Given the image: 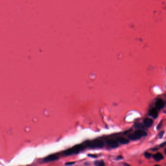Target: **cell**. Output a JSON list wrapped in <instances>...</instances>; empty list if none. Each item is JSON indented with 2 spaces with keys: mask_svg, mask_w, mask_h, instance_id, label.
<instances>
[{
  "mask_svg": "<svg viewBox=\"0 0 166 166\" xmlns=\"http://www.w3.org/2000/svg\"><path fill=\"white\" fill-rule=\"evenodd\" d=\"M153 123V121L150 118H146L143 121V124L146 127H151Z\"/></svg>",
  "mask_w": 166,
  "mask_h": 166,
  "instance_id": "obj_6",
  "label": "cell"
},
{
  "mask_svg": "<svg viewBox=\"0 0 166 166\" xmlns=\"http://www.w3.org/2000/svg\"><path fill=\"white\" fill-rule=\"evenodd\" d=\"M74 163H75V162L74 163V162H73V163H67V164H66V165H72V164H73Z\"/></svg>",
  "mask_w": 166,
  "mask_h": 166,
  "instance_id": "obj_17",
  "label": "cell"
},
{
  "mask_svg": "<svg viewBox=\"0 0 166 166\" xmlns=\"http://www.w3.org/2000/svg\"><path fill=\"white\" fill-rule=\"evenodd\" d=\"M135 132H136V133H137L139 136H140L141 137H146V136H147V132H146V131H145L144 130H139V129H138V130H137L135 131Z\"/></svg>",
  "mask_w": 166,
  "mask_h": 166,
  "instance_id": "obj_10",
  "label": "cell"
},
{
  "mask_svg": "<svg viewBox=\"0 0 166 166\" xmlns=\"http://www.w3.org/2000/svg\"><path fill=\"white\" fill-rule=\"evenodd\" d=\"M150 115L151 116H152L154 118H157L158 116V112L157 111V109L155 108L152 109L150 111Z\"/></svg>",
  "mask_w": 166,
  "mask_h": 166,
  "instance_id": "obj_11",
  "label": "cell"
},
{
  "mask_svg": "<svg viewBox=\"0 0 166 166\" xmlns=\"http://www.w3.org/2000/svg\"><path fill=\"white\" fill-rule=\"evenodd\" d=\"M145 156L147 158H151L152 157V154L150 153L146 152V153H145Z\"/></svg>",
  "mask_w": 166,
  "mask_h": 166,
  "instance_id": "obj_14",
  "label": "cell"
},
{
  "mask_svg": "<svg viewBox=\"0 0 166 166\" xmlns=\"http://www.w3.org/2000/svg\"><path fill=\"white\" fill-rule=\"evenodd\" d=\"M128 138L131 140H137L138 139H140L141 137L139 136L136 132H134V133L131 134L128 136Z\"/></svg>",
  "mask_w": 166,
  "mask_h": 166,
  "instance_id": "obj_7",
  "label": "cell"
},
{
  "mask_svg": "<svg viewBox=\"0 0 166 166\" xmlns=\"http://www.w3.org/2000/svg\"><path fill=\"white\" fill-rule=\"evenodd\" d=\"M58 155L56 154H52L48 156L47 157H45L44 158V161L45 162H50V161H53L54 160H56L58 159Z\"/></svg>",
  "mask_w": 166,
  "mask_h": 166,
  "instance_id": "obj_4",
  "label": "cell"
},
{
  "mask_svg": "<svg viewBox=\"0 0 166 166\" xmlns=\"http://www.w3.org/2000/svg\"><path fill=\"white\" fill-rule=\"evenodd\" d=\"M104 142L101 139H94L86 143V146L92 149H101L103 147Z\"/></svg>",
  "mask_w": 166,
  "mask_h": 166,
  "instance_id": "obj_2",
  "label": "cell"
},
{
  "mask_svg": "<svg viewBox=\"0 0 166 166\" xmlns=\"http://www.w3.org/2000/svg\"><path fill=\"white\" fill-rule=\"evenodd\" d=\"M95 165L98 166H103L104 165V163L102 161H97L95 162Z\"/></svg>",
  "mask_w": 166,
  "mask_h": 166,
  "instance_id": "obj_13",
  "label": "cell"
},
{
  "mask_svg": "<svg viewBox=\"0 0 166 166\" xmlns=\"http://www.w3.org/2000/svg\"><path fill=\"white\" fill-rule=\"evenodd\" d=\"M164 131H161V132H160V133L159 134V135H158L159 138H162V137H163V135H164Z\"/></svg>",
  "mask_w": 166,
  "mask_h": 166,
  "instance_id": "obj_15",
  "label": "cell"
},
{
  "mask_svg": "<svg viewBox=\"0 0 166 166\" xmlns=\"http://www.w3.org/2000/svg\"><path fill=\"white\" fill-rule=\"evenodd\" d=\"M164 158L163 154L160 152L156 153L153 155V159L156 161H159Z\"/></svg>",
  "mask_w": 166,
  "mask_h": 166,
  "instance_id": "obj_9",
  "label": "cell"
},
{
  "mask_svg": "<svg viewBox=\"0 0 166 166\" xmlns=\"http://www.w3.org/2000/svg\"><path fill=\"white\" fill-rule=\"evenodd\" d=\"M116 140L118 142L121 144H127L129 143V140L128 139H126L122 137H119L116 138Z\"/></svg>",
  "mask_w": 166,
  "mask_h": 166,
  "instance_id": "obj_8",
  "label": "cell"
},
{
  "mask_svg": "<svg viewBox=\"0 0 166 166\" xmlns=\"http://www.w3.org/2000/svg\"><path fill=\"white\" fill-rule=\"evenodd\" d=\"M86 145H85L84 144L78 145L64 151L63 152V154L65 156H68L72 155L73 154H76L79 153L80 151L84 150L85 148H86Z\"/></svg>",
  "mask_w": 166,
  "mask_h": 166,
  "instance_id": "obj_1",
  "label": "cell"
},
{
  "mask_svg": "<svg viewBox=\"0 0 166 166\" xmlns=\"http://www.w3.org/2000/svg\"><path fill=\"white\" fill-rule=\"evenodd\" d=\"M106 144L108 147L112 149L116 148L118 146L117 141L114 139H108L106 141Z\"/></svg>",
  "mask_w": 166,
  "mask_h": 166,
  "instance_id": "obj_3",
  "label": "cell"
},
{
  "mask_svg": "<svg viewBox=\"0 0 166 166\" xmlns=\"http://www.w3.org/2000/svg\"><path fill=\"white\" fill-rule=\"evenodd\" d=\"M144 126L143 125H142L141 124H139V123L136 124V125H135V128L136 129H139V130H143L145 129Z\"/></svg>",
  "mask_w": 166,
  "mask_h": 166,
  "instance_id": "obj_12",
  "label": "cell"
},
{
  "mask_svg": "<svg viewBox=\"0 0 166 166\" xmlns=\"http://www.w3.org/2000/svg\"><path fill=\"white\" fill-rule=\"evenodd\" d=\"M165 152V154L166 155V149L165 150V152Z\"/></svg>",
  "mask_w": 166,
  "mask_h": 166,
  "instance_id": "obj_18",
  "label": "cell"
},
{
  "mask_svg": "<svg viewBox=\"0 0 166 166\" xmlns=\"http://www.w3.org/2000/svg\"><path fill=\"white\" fill-rule=\"evenodd\" d=\"M123 158H122V156H118L117 157V159H122Z\"/></svg>",
  "mask_w": 166,
  "mask_h": 166,
  "instance_id": "obj_16",
  "label": "cell"
},
{
  "mask_svg": "<svg viewBox=\"0 0 166 166\" xmlns=\"http://www.w3.org/2000/svg\"><path fill=\"white\" fill-rule=\"evenodd\" d=\"M164 102L162 99H158L155 102V106L156 107V109L157 110H161L163 108L164 106Z\"/></svg>",
  "mask_w": 166,
  "mask_h": 166,
  "instance_id": "obj_5",
  "label": "cell"
},
{
  "mask_svg": "<svg viewBox=\"0 0 166 166\" xmlns=\"http://www.w3.org/2000/svg\"><path fill=\"white\" fill-rule=\"evenodd\" d=\"M165 113H166V111L165 112Z\"/></svg>",
  "mask_w": 166,
  "mask_h": 166,
  "instance_id": "obj_19",
  "label": "cell"
}]
</instances>
